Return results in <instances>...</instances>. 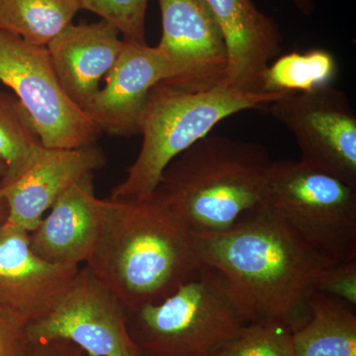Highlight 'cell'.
Listing matches in <instances>:
<instances>
[{
  "label": "cell",
  "instance_id": "6da1fadb",
  "mask_svg": "<svg viewBox=\"0 0 356 356\" xmlns=\"http://www.w3.org/2000/svg\"><path fill=\"white\" fill-rule=\"evenodd\" d=\"M193 238L203 264L216 267L235 285L252 322L280 323L292 334L308 322L311 297L337 264L261 204L228 231Z\"/></svg>",
  "mask_w": 356,
  "mask_h": 356
},
{
  "label": "cell",
  "instance_id": "7a4b0ae2",
  "mask_svg": "<svg viewBox=\"0 0 356 356\" xmlns=\"http://www.w3.org/2000/svg\"><path fill=\"white\" fill-rule=\"evenodd\" d=\"M203 264L193 236L154 198L105 199L99 236L86 266L126 310L165 299Z\"/></svg>",
  "mask_w": 356,
  "mask_h": 356
},
{
  "label": "cell",
  "instance_id": "3957f363",
  "mask_svg": "<svg viewBox=\"0 0 356 356\" xmlns=\"http://www.w3.org/2000/svg\"><path fill=\"white\" fill-rule=\"evenodd\" d=\"M273 165L259 143L208 135L173 159L151 198L191 235L224 233L261 204Z\"/></svg>",
  "mask_w": 356,
  "mask_h": 356
},
{
  "label": "cell",
  "instance_id": "277c9868",
  "mask_svg": "<svg viewBox=\"0 0 356 356\" xmlns=\"http://www.w3.org/2000/svg\"><path fill=\"white\" fill-rule=\"evenodd\" d=\"M289 92L248 93L220 86L191 93L156 84L147 97L140 120L142 147L127 177L110 199L146 201L153 196L168 165L232 115L270 104Z\"/></svg>",
  "mask_w": 356,
  "mask_h": 356
},
{
  "label": "cell",
  "instance_id": "5b68a950",
  "mask_svg": "<svg viewBox=\"0 0 356 356\" xmlns=\"http://www.w3.org/2000/svg\"><path fill=\"white\" fill-rule=\"evenodd\" d=\"M250 322L235 285L205 264L165 299L127 311L129 332L145 356H210Z\"/></svg>",
  "mask_w": 356,
  "mask_h": 356
},
{
  "label": "cell",
  "instance_id": "8992f818",
  "mask_svg": "<svg viewBox=\"0 0 356 356\" xmlns=\"http://www.w3.org/2000/svg\"><path fill=\"white\" fill-rule=\"evenodd\" d=\"M261 205L332 261L356 259V188L301 161H273Z\"/></svg>",
  "mask_w": 356,
  "mask_h": 356
},
{
  "label": "cell",
  "instance_id": "52a82bcc",
  "mask_svg": "<svg viewBox=\"0 0 356 356\" xmlns=\"http://www.w3.org/2000/svg\"><path fill=\"white\" fill-rule=\"evenodd\" d=\"M0 81L13 89L44 147L95 145L99 130L60 86L47 47L0 30Z\"/></svg>",
  "mask_w": 356,
  "mask_h": 356
},
{
  "label": "cell",
  "instance_id": "ba28073f",
  "mask_svg": "<svg viewBox=\"0 0 356 356\" xmlns=\"http://www.w3.org/2000/svg\"><path fill=\"white\" fill-rule=\"evenodd\" d=\"M30 343L64 339L86 356H145L129 332L127 310L88 266L50 312L26 327Z\"/></svg>",
  "mask_w": 356,
  "mask_h": 356
},
{
  "label": "cell",
  "instance_id": "9c48e42d",
  "mask_svg": "<svg viewBox=\"0 0 356 356\" xmlns=\"http://www.w3.org/2000/svg\"><path fill=\"white\" fill-rule=\"evenodd\" d=\"M269 111L295 138L301 163L356 188V115L343 91L331 84L289 92Z\"/></svg>",
  "mask_w": 356,
  "mask_h": 356
},
{
  "label": "cell",
  "instance_id": "30bf717a",
  "mask_svg": "<svg viewBox=\"0 0 356 356\" xmlns=\"http://www.w3.org/2000/svg\"><path fill=\"white\" fill-rule=\"evenodd\" d=\"M158 2L163 26L158 47L170 70L163 83L191 93L222 86L228 72V49L206 0Z\"/></svg>",
  "mask_w": 356,
  "mask_h": 356
},
{
  "label": "cell",
  "instance_id": "8fae6325",
  "mask_svg": "<svg viewBox=\"0 0 356 356\" xmlns=\"http://www.w3.org/2000/svg\"><path fill=\"white\" fill-rule=\"evenodd\" d=\"M170 76V65L158 46L124 40L118 60L105 76L104 88L96 92L84 112L99 132L120 137L137 135L149 92Z\"/></svg>",
  "mask_w": 356,
  "mask_h": 356
},
{
  "label": "cell",
  "instance_id": "7c38bea8",
  "mask_svg": "<svg viewBox=\"0 0 356 356\" xmlns=\"http://www.w3.org/2000/svg\"><path fill=\"white\" fill-rule=\"evenodd\" d=\"M79 268L44 261L33 252L29 232L7 222L0 227V308L26 327L51 310Z\"/></svg>",
  "mask_w": 356,
  "mask_h": 356
},
{
  "label": "cell",
  "instance_id": "4fadbf2b",
  "mask_svg": "<svg viewBox=\"0 0 356 356\" xmlns=\"http://www.w3.org/2000/svg\"><path fill=\"white\" fill-rule=\"evenodd\" d=\"M105 165L95 145L76 149L43 147L19 177L0 185L8 205V224L31 233L70 186Z\"/></svg>",
  "mask_w": 356,
  "mask_h": 356
},
{
  "label": "cell",
  "instance_id": "5bb4252c",
  "mask_svg": "<svg viewBox=\"0 0 356 356\" xmlns=\"http://www.w3.org/2000/svg\"><path fill=\"white\" fill-rule=\"evenodd\" d=\"M221 28L229 55L222 86L262 92L264 72L282 51L280 25L252 0H206Z\"/></svg>",
  "mask_w": 356,
  "mask_h": 356
},
{
  "label": "cell",
  "instance_id": "9a60e30c",
  "mask_svg": "<svg viewBox=\"0 0 356 356\" xmlns=\"http://www.w3.org/2000/svg\"><path fill=\"white\" fill-rule=\"evenodd\" d=\"M104 199L96 197L88 175L51 206L30 233L33 252L56 266L79 267L88 261L99 236Z\"/></svg>",
  "mask_w": 356,
  "mask_h": 356
},
{
  "label": "cell",
  "instance_id": "2e32d148",
  "mask_svg": "<svg viewBox=\"0 0 356 356\" xmlns=\"http://www.w3.org/2000/svg\"><path fill=\"white\" fill-rule=\"evenodd\" d=\"M124 40L109 23H74L47 46L58 81L70 99L83 110L118 60Z\"/></svg>",
  "mask_w": 356,
  "mask_h": 356
},
{
  "label": "cell",
  "instance_id": "e0dca14e",
  "mask_svg": "<svg viewBox=\"0 0 356 356\" xmlns=\"http://www.w3.org/2000/svg\"><path fill=\"white\" fill-rule=\"evenodd\" d=\"M310 318L293 332L296 356H356V316L341 300L316 292L309 302Z\"/></svg>",
  "mask_w": 356,
  "mask_h": 356
},
{
  "label": "cell",
  "instance_id": "ac0fdd59",
  "mask_svg": "<svg viewBox=\"0 0 356 356\" xmlns=\"http://www.w3.org/2000/svg\"><path fill=\"white\" fill-rule=\"evenodd\" d=\"M81 9L79 0H0V30L47 47Z\"/></svg>",
  "mask_w": 356,
  "mask_h": 356
},
{
  "label": "cell",
  "instance_id": "d6986e66",
  "mask_svg": "<svg viewBox=\"0 0 356 356\" xmlns=\"http://www.w3.org/2000/svg\"><path fill=\"white\" fill-rule=\"evenodd\" d=\"M337 72L336 58L323 49L294 51L274 60L264 72L262 92H308L331 86Z\"/></svg>",
  "mask_w": 356,
  "mask_h": 356
},
{
  "label": "cell",
  "instance_id": "ffe728a7",
  "mask_svg": "<svg viewBox=\"0 0 356 356\" xmlns=\"http://www.w3.org/2000/svg\"><path fill=\"white\" fill-rule=\"evenodd\" d=\"M43 147L17 97L0 91V161L7 170L0 185L19 177Z\"/></svg>",
  "mask_w": 356,
  "mask_h": 356
},
{
  "label": "cell",
  "instance_id": "44dd1931",
  "mask_svg": "<svg viewBox=\"0 0 356 356\" xmlns=\"http://www.w3.org/2000/svg\"><path fill=\"white\" fill-rule=\"evenodd\" d=\"M210 356H296L292 332L284 325L257 321L222 344Z\"/></svg>",
  "mask_w": 356,
  "mask_h": 356
},
{
  "label": "cell",
  "instance_id": "7402d4cb",
  "mask_svg": "<svg viewBox=\"0 0 356 356\" xmlns=\"http://www.w3.org/2000/svg\"><path fill=\"white\" fill-rule=\"evenodd\" d=\"M149 0H79L81 9L97 14L118 30L126 41L146 44Z\"/></svg>",
  "mask_w": 356,
  "mask_h": 356
},
{
  "label": "cell",
  "instance_id": "603a6c76",
  "mask_svg": "<svg viewBox=\"0 0 356 356\" xmlns=\"http://www.w3.org/2000/svg\"><path fill=\"white\" fill-rule=\"evenodd\" d=\"M318 292L356 306V259L332 267L318 285Z\"/></svg>",
  "mask_w": 356,
  "mask_h": 356
},
{
  "label": "cell",
  "instance_id": "cb8c5ba5",
  "mask_svg": "<svg viewBox=\"0 0 356 356\" xmlns=\"http://www.w3.org/2000/svg\"><path fill=\"white\" fill-rule=\"evenodd\" d=\"M30 344L26 325L0 308V356H27Z\"/></svg>",
  "mask_w": 356,
  "mask_h": 356
},
{
  "label": "cell",
  "instance_id": "d4e9b609",
  "mask_svg": "<svg viewBox=\"0 0 356 356\" xmlns=\"http://www.w3.org/2000/svg\"><path fill=\"white\" fill-rule=\"evenodd\" d=\"M30 343L27 356H86L81 348L64 339Z\"/></svg>",
  "mask_w": 356,
  "mask_h": 356
},
{
  "label": "cell",
  "instance_id": "484cf974",
  "mask_svg": "<svg viewBox=\"0 0 356 356\" xmlns=\"http://www.w3.org/2000/svg\"><path fill=\"white\" fill-rule=\"evenodd\" d=\"M293 6L300 13L305 16H311L315 13L316 3L314 0H291Z\"/></svg>",
  "mask_w": 356,
  "mask_h": 356
},
{
  "label": "cell",
  "instance_id": "4316f807",
  "mask_svg": "<svg viewBox=\"0 0 356 356\" xmlns=\"http://www.w3.org/2000/svg\"><path fill=\"white\" fill-rule=\"evenodd\" d=\"M8 205H7L6 199L0 188V227L6 224L8 220Z\"/></svg>",
  "mask_w": 356,
  "mask_h": 356
},
{
  "label": "cell",
  "instance_id": "83f0119b",
  "mask_svg": "<svg viewBox=\"0 0 356 356\" xmlns=\"http://www.w3.org/2000/svg\"><path fill=\"white\" fill-rule=\"evenodd\" d=\"M6 165H4L3 161H0V182H1L4 177H6Z\"/></svg>",
  "mask_w": 356,
  "mask_h": 356
}]
</instances>
